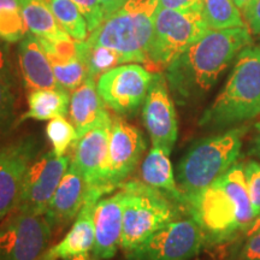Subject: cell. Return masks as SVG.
<instances>
[{"label":"cell","mask_w":260,"mask_h":260,"mask_svg":"<svg viewBox=\"0 0 260 260\" xmlns=\"http://www.w3.org/2000/svg\"><path fill=\"white\" fill-rule=\"evenodd\" d=\"M248 154L260 159V129H256V134L253 136L251 145H249Z\"/></svg>","instance_id":"38"},{"label":"cell","mask_w":260,"mask_h":260,"mask_svg":"<svg viewBox=\"0 0 260 260\" xmlns=\"http://www.w3.org/2000/svg\"><path fill=\"white\" fill-rule=\"evenodd\" d=\"M27 32L21 0H0V39L8 44H16Z\"/></svg>","instance_id":"27"},{"label":"cell","mask_w":260,"mask_h":260,"mask_svg":"<svg viewBox=\"0 0 260 260\" xmlns=\"http://www.w3.org/2000/svg\"><path fill=\"white\" fill-rule=\"evenodd\" d=\"M17 87L14 69H0V135L15 121Z\"/></svg>","instance_id":"28"},{"label":"cell","mask_w":260,"mask_h":260,"mask_svg":"<svg viewBox=\"0 0 260 260\" xmlns=\"http://www.w3.org/2000/svg\"><path fill=\"white\" fill-rule=\"evenodd\" d=\"M86 60L88 65V77L99 79L106 71L123 64L121 56L116 51L105 46H92L84 40Z\"/></svg>","instance_id":"30"},{"label":"cell","mask_w":260,"mask_h":260,"mask_svg":"<svg viewBox=\"0 0 260 260\" xmlns=\"http://www.w3.org/2000/svg\"><path fill=\"white\" fill-rule=\"evenodd\" d=\"M243 172H245L247 190L251 199L253 211L255 216L260 214V162L251 160L243 162Z\"/></svg>","instance_id":"31"},{"label":"cell","mask_w":260,"mask_h":260,"mask_svg":"<svg viewBox=\"0 0 260 260\" xmlns=\"http://www.w3.org/2000/svg\"><path fill=\"white\" fill-rule=\"evenodd\" d=\"M205 237V246L232 241L243 234L240 209L218 178L194 197L187 206Z\"/></svg>","instance_id":"7"},{"label":"cell","mask_w":260,"mask_h":260,"mask_svg":"<svg viewBox=\"0 0 260 260\" xmlns=\"http://www.w3.org/2000/svg\"><path fill=\"white\" fill-rule=\"evenodd\" d=\"M260 115V46L249 45L237 54L229 79L205 110L199 126L225 130Z\"/></svg>","instance_id":"2"},{"label":"cell","mask_w":260,"mask_h":260,"mask_svg":"<svg viewBox=\"0 0 260 260\" xmlns=\"http://www.w3.org/2000/svg\"><path fill=\"white\" fill-rule=\"evenodd\" d=\"M70 164L69 155L57 157L52 151L38 155L25 174L16 209L44 216Z\"/></svg>","instance_id":"12"},{"label":"cell","mask_w":260,"mask_h":260,"mask_svg":"<svg viewBox=\"0 0 260 260\" xmlns=\"http://www.w3.org/2000/svg\"><path fill=\"white\" fill-rule=\"evenodd\" d=\"M112 122L113 119H110L96 125L81 136L75 144L71 164L84 177L88 188L95 186L105 165Z\"/></svg>","instance_id":"18"},{"label":"cell","mask_w":260,"mask_h":260,"mask_svg":"<svg viewBox=\"0 0 260 260\" xmlns=\"http://www.w3.org/2000/svg\"><path fill=\"white\" fill-rule=\"evenodd\" d=\"M204 246L200 226L191 217H182L160 228L125 256L126 260H190Z\"/></svg>","instance_id":"9"},{"label":"cell","mask_w":260,"mask_h":260,"mask_svg":"<svg viewBox=\"0 0 260 260\" xmlns=\"http://www.w3.org/2000/svg\"><path fill=\"white\" fill-rule=\"evenodd\" d=\"M46 136L51 142L52 149L57 157L67 155L71 146L75 145L79 140L76 129L71 122L65 119V117H57L51 119L46 126Z\"/></svg>","instance_id":"29"},{"label":"cell","mask_w":260,"mask_h":260,"mask_svg":"<svg viewBox=\"0 0 260 260\" xmlns=\"http://www.w3.org/2000/svg\"><path fill=\"white\" fill-rule=\"evenodd\" d=\"M201 11L158 9L148 50V67L165 70L177 56L209 30Z\"/></svg>","instance_id":"6"},{"label":"cell","mask_w":260,"mask_h":260,"mask_svg":"<svg viewBox=\"0 0 260 260\" xmlns=\"http://www.w3.org/2000/svg\"><path fill=\"white\" fill-rule=\"evenodd\" d=\"M251 44L248 27L209 29L165 69L176 102L187 105L204 98L237 54Z\"/></svg>","instance_id":"1"},{"label":"cell","mask_w":260,"mask_h":260,"mask_svg":"<svg viewBox=\"0 0 260 260\" xmlns=\"http://www.w3.org/2000/svg\"><path fill=\"white\" fill-rule=\"evenodd\" d=\"M201 11L210 29L247 27L233 0H203Z\"/></svg>","instance_id":"26"},{"label":"cell","mask_w":260,"mask_h":260,"mask_svg":"<svg viewBox=\"0 0 260 260\" xmlns=\"http://www.w3.org/2000/svg\"><path fill=\"white\" fill-rule=\"evenodd\" d=\"M87 194L88 184L86 180L70 164L44 214L52 229H61L73 222L86 203Z\"/></svg>","instance_id":"17"},{"label":"cell","mask_w":260,"mask_h":260,"mask_svg":"<svg viewBox=\"0 0 260 260\" xmlns=\"http://www.w3.org/2000/svg\"><path fill=\"white\" fill-rule=\"evenodd\" d=\"M119 188L124 191L121 240L124 254L168 223L187 214L183 207L142 181L128 180Z\"/></svg>","instance_id":"5"},{"label":"cell","mask_w":260,"mask_h":260,"mask_svg":"<svg viewBox=\"0 0 260 260\" xmlns=\"http://www.w3.org/2000/svg\"><path fill=\"white\" fill-rule=\"evenodd\" d=\"M17 57L22 83L28 92L35 89L59 88L51 61L34 34L28 31L19 41Z\"/></svg>","instance_id":"19"},{"label":"cell","mask_w":260,"mask_h":260,"mask_svg":"<svg viewBox=\"0 0 260 260\" xmlns=\"http://www.w3.org/2000/svg\"><path fill=\"white\" fill-rule=\"evenodd\" d=\"M158 9H170L176 11H201L203 0H158Z\"/></svg>","instance_id":"34"},{"label":"cell","mask_w":260,"mask_h":260,"mask_svg":"<svg viewBox=\"0 0 260 260\" xmlns=\"http://www.w3.org/2000/svg\"><path fill=\"white\" fill-rule=\"evenodd\" d=\"M142 122L152 146L171 153L177 141L178 123L165 74L153 73L147 96L142 105Z\"/></svg>","instance_id":"14"},{"label":"cell","mask_w":260,"mask_h":260,"mask_svg":"<svg viewBox=\"0 0 260 260\" xmlns=\"http://www.w3.org/2000/svg\"><path fill=\"white\" fill-rule=\"evenodd\" d=\"M21 8L27 30L35 37L52 42L71 39L54 18L45 0H21Z\"/></svg>","instance_id":"22"},{"label":"cell","mask_w":260,"mask_h":260,"mask_svg":"<svg viewBox=\"0 0 260 260\" xmlns=\"http://www.w3.org/2000/svg\"><path fill=\"white\" fill-rule=\"evenodd\" d=\"M255 129H260V122L256 123V124H255Z\"/></svg>","instance_id":"42"},{"label":"cell","mask_w":260,"mask_h":260,"mask_svg":"<svg viewBox=\"0 0 260 260\" xmlns=\"http://www.w3.org/2000/svg\"><path fill=\"white\" fill-rule=\"evenodd\" d=\"M146 148L147 141L141 130L122 117L113 119L105 165L92 189L103 197L118 189L140 164Z\"/></svg>","instance_id":"8"},{"label":"cell","mask_w":260,"mask_h":260,"mask_svg":"<svg viewBox=\"0 0 260 260\" xmlns=\"http://www.w3.org/2000/svg\"><path fill=\"white\" fill-rule=\"evenodd\" d=\"M70 121L79 139L96 125L112 119L107 106L96 89L95 80L88 77L70 95Z\"/></svg>","instance_id":"20"},{"label":"cell","mask_w":260,"mask_h":260,"mask_svg":"<svg viewBox=\"0 0 260 260\" xmlns=\"http://www.w3.org/2000/svg\"><path fill=\"white\" fill-rule=\"evenodd\" d=\"M65 260H103L100 258H98L96 255H92L89 253H84V254H80V255H75L71 256L69 259H65Z\"/></svg>","instance_id":"41"},{"label":"cell","mask_w":260,"mask_h":260,"mask_svg":"<svg viewBox=\"0 0 260 260\" xmlns=\"http://www.w3.org/2000/svg\"><path fill=\"white\" fill-rule=\"evenodd\" d=\"M247 132L248 125H236L198 140L188 148L176 169V181L187 206L194 197L237 162Z\"/></svg>","instance_id":"3"},{"label":"cell","mask_w":260,"mask_h":260,"mask_svg":"<svg viewBox=\"0 0 260 260\" xmlns=\"http://www.w3.org/2000/svg\"><path fill=\"white\" fill-rule=\"evenodd\" d=\"M242 16L251 32L260 35V0H255Z\"/></svg>","instance_id":"35"},{"label":"cell","mask_w":260,"mask_h":260,"mask_svg":"<svg viewBox=\"0 0 260 260\" xmlns=\"http://www.w3.org/2000/svg\"><path fill=\"white\" fill-rule=\"evenodd\" d=\"M239 260H260V232L246 237L239 252Z\"/></svg>","instance_id":"33"},{"label":"cell","mask_w":260,"mask_h":260,"mask_svg":"<svg viewBox=\"0 0 260 260\" xmlns=\"http://www.w3.org/2000/svg\"><path fill=\"white\" fill-rule=\"evenodd\" d=\"M170 153L164 148L152 146L141 162V181L154 188L183 207L187 212V201L178 187L174 168L170 161Z\"/></svg>","instance_id":"21"},{"label":"cell","mask_w":260,"mask_h":260,"mask_svg":"<svg viewBox=\"0 0 260 260\" xmlns=\"http://www.w3.org/2000/svg\"><path fill=\"white\" fill-rule=\"evenodd\" d=\"M70 92L63 88L35 89L28 94V111L21 121H51L57 117H65L69 112Z\"/></svg>","instance_id":"23"},{"label":"cell","mask_w":260,"mask_h":260,"mask_svg":"<svg viewBox=\"0 0 260 260\" xmlns=\"http://www.w3.org/2000/svg\"><path fill=\"white\" fill-rule=\"evenodd\" d=\"M153 73L140 64L118 65L98 79L96 89L118 117H134L144 105Z\"/></svg>","instance_id":"11"},{"label":"cell","mask_w":260,"mask_h":260,"mask_svg":"<svg viewBox=\"0 0 260 260\" xmlns=\"http://www.w3.org/2000/svg\"><path fill=\"white\" fill-rule=\"evenodd\" d=\"M124 211V191L118 188L115 193L100 198L93 211L94 241L93 254L107 260L116 255L121 247Z\"/></svg>","instance_id":"15"},{"label":"cell","mask_w":260,"mask_h":260,"mask_svg":"<svg viewBox=\"0 0 260 260\" xmlns=\"http://www.w3.org/2000/svg\"><path fill=\"white\" fill-rule=\"evenodd\" d=\"M39 153L40 144L32 135L0 146V220L17 206L25 174Z\"/></svg>","instance_id":"13"},{"label":"cell","mask_w":260,"mask_h":260,"mask_svg":"<svg viewBox=\"0 0 260 260\" xmlns=\"http://www.w3.org/2000/svg\"><path fill=\"white\" fill-rule=\"evenodd\" d=\"M125 2L126 0H100V4H102L104 11V18L111 15L112 12H115L118 8H121Z\"/></svg>","instance_id":"37"},{"label":"cell","mask_w":260,"mask_h":260,"mask_svg":"<svg viewBox=\"0 0 260 260\" xmlns=\"http://www.w3.org/2000/svg\"><path fill=\"white\" fill-rule=\"evenodd\" d=\"M259 232H260V214L259 216H256V218L253 220V223L249 225V228L246 230V233L243 234V235H245L246 237H248V236L253 235V234L259 233Z\"/></svg>","instance_id":"39"},{"label":"cell","mask_w":260,"mask_h":260,"mask_svg":"<svg viewBox=\"0 0 260 260\" xmlns=\"http://www.w3.org/2000/svg\"><path fill=\"white\" fill-rule=\"evenodd\" d=\"M158 0H126L87 39L92 46L116 51L123 63L147 64Z\"/></svg>","instance_id":"4"},{"label":"cell","mask_w":260,"mask_h":260,"mask_svg":"<svg viewBox=\"0 0 260 260\" xmlns=\"http://www.w3.org/2000/svg\"><path fill=\"white\" fill-rule=\"evenodd\" d=\"M52 232L45 216L15 209L0 220V260H40Z\"/></svg>","instance_id":"10"},{"label":"cell","mask_w":260,"mask_h":260,"mask_svg":"<svg viewBox=\"0 0 260 260\" xmlns=\"http://www.w3.org/2000/svg\"><path fill=\"white\" fill-rule=\"evenodd\" d=\"M86 18L88 30L92 32L103 22L104 11L100 0H71Z\"/></svg>","instance_id":"32"},{"label":"cell","mask_w":260,"mask_h":260,"mask_svg":"<svg viewBox=\"0 0 260 260\" xmlns=\"http://www.w3.org/2000/svg\"><path fill=\"white\" fill-rule=\"evenodd\" d=\"M100 198H103V195L99 191L88 188L86 203L75 218L69 232L57 245L47 248L40 260H65L93 251L95 241L93 211Z\"/></svg>","instance_id":"16"},{"label":"cell","mask_w":260,"mask_h":260,"mask_svg":"<svg viewBox=\"0 0 260 260\" xmlns=\"http://www.w3.org/2000/svg\"><path fill=\"white\" fill-rule=\"evenodd\" d=\"M76 54L69 58L48 57L58 87L68 92H74L88 79L84 41H76Z\"/></svg>","instance_id":"24"},{"label":"cell","mask_w":260,"mask_h":260,"mask_svg":"<svg viewBox=\"0 0 260 260\" xmlns=\"http://www.w3.org/2000/svg\"><path fill=\"white\" fill-rule=\"evenodd\" d=\"M233 2L236 8L239 9V11L243 15L246 12V10L252 5L255 0H233Z\"/></svg>","instance_id":"40"},{"label":"cell","mask_w":260,"mask_h":260,"mask_svg":"<svg viewBox=\"0 0 260 260\" xmlns=\"http://www.w3.org/2000/svg\"><path fill=\"white\" fill-rule=\"evenodd\" d=\"M61 28L74 40L84 41L88 35V24L79 8L71 0H45Z\"/></svg>","instance_id":"25"},{"label":"cell","mask_w":260,"mask_h":260,"mask_svg":"<svg viewBox=\"0 0 260 260\" xmlns=\"http://www.w3.org/2000/svg\"><path fill=\"white\" fill-rule=\"evenodd\" d=\"M8 42L0 39V69H14Z\"/></svg>","instance_id":"36"}]
</instances>
